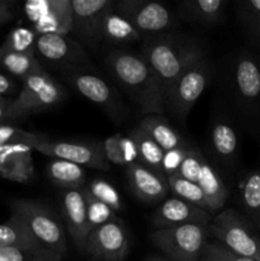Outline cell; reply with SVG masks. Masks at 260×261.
Wrapping results in <instances>:
<instances>
[{
    "mask_svg": "<svg viewBox=\"0 0 260 261\" xmlns=\"http://www.w3.org/2000/svg\"><path fill=\"white\" fill-rule=\"evenodd\" d=\"M63 216L65 219L66 228L71 240L78 247V250L86 252L87 241L91 233L87 217V204L84 199L83 191L81 190H66L63 194Z\"/></svg>",
    "mask_w": 260,
    "mask_h": 261,
    "instance_id": "cell-18",
    "label": "cell"
},
{
    "mask_svg": "<svg viewBox=\"0 0 260 261\" xmlns=\"http://www.w3.org/2000/svg\"><path fill=\"white\" fill-rule=\"evenodd\" d=\"M36 55L69 74L83 70L88 56L81 42L61 35H40L36 40Z\"/></svg>",
    "mask_w": 260,
    "mask_h": 261,
    "instance_id": "cell-10",
    "label": "cell"
},
{
    "mask_svg": "<svg viewBox=\"0 0 260 261\" xmlns=\"http://www.w3.org/2000/svg\"><path fill=\"white\" fill-rule=\"evenodd\" d=\"M36 40L37 35L35 31L31 28L17 27L10 31L2 46L14 53L36 56Z\"/></svg>",
    "mask_w": 260,
    "mask_h": 261,
    "instance_id": "cell-31",
    "label": "cell"
},
{
    "mask_svg": "<svg viewBox=\"0 0 260 261\" xmlns=\"http://www.w3.org/2000/svg\"><path fill=\"white\" fill-rule=\"evenodd\" d=\"M47 177L59 188L66 190H81L86 184L83 167L63 160H53L46 166Z\"/></svg>",
    "mask_w": 260,
    "mask_h": 261,
    "instance_id": "cell-24",
    "label": "cell"
},
{
    "mask_svg": "<svg viewBox=\"0 0 260 261\" xmlns=\"http://www.w3.org/2000/svg\"><path fill=\"white\" fill-rule=\"evenodd\" d=\"M114 8L117 13L126 18L142 36L154 37L165 35L175 24L170 10L157 2L114 0Z\"/></svg>",
    "mask_w": 260,
    "mask_h": 261,
    "instance_id": "cell-9",
    "label": "cell"
},
{
    "mask_svg": "<svg viewBox=\"0 0 260 261\" xmlns=\"http://www.w3.org/2000/svg\"><path fill=\"white\" fill-rule=\"evenodd\" d=\"M129 250L126 227L117 218L94 228L86 246L87 254L97 261H124Z\"/></svg>",
    "mask_w": 260,
    "mask_h": 261,
    "instance_id": "cell-11",
    "label": "cell"
},
{
    "mask_svg": "<svg viewBox=\"0 0 260 261\" xmlns=\"http://www.w3.org/2000/svg\"><path fill=\"white\" fill-rule=\"evenodd\" d=\"M233 81L237 92L245 99H256L260 96V68L252 59L241 58L236 63Z\"/></svg>",
    "mask_w": 260,
    "mask_h": 261,
    "instance_id": "cell-25",
    "label": "cell"
},
{
    "mask_svg": "<svg viewBox=\"0 0 260 261\" xmlns=\"http://www.w3.org/2000/svg\"><path fill=\"white\" fill-rule=\"evenodd\" d=\"M201 261H206V260H204V259H203V260H201Z\"/></svg>",
    "mask_w": 260,
    "mask_h": 261,
    "instance_id": "cell-42",
    "label": "cell"
},
{
    "mask_svg": "<svg viewBox=\"0 0 260 261\" xmlns=\"http://www.w3.org/2000/svg\"><path fill=\"white\" fill-rule=\"evenodd\" d=\"M241 198L247 213L260 224V171L250 173L245 178L241 186Z\"/></svg>",
    "mask_w": 260,
    "mask_h": 261,
    "instance_id": "cell-30",
    "label": "cell"
},
{
    "mask_svg": "<svg viewBox=\"0 0 260 261\" xmlns=\"http://www.w3.org/2000/svg\"><path fill=\"white\" fill-rule=\"evenodd\" d=\"M0 247L43 249L30 233L25 224L18 217L10 214L9 219L0 223Z\"/></svg>",
    "mask_w": 260,
    "mask_h": 261,
    "instance_id": "cell-26",
    "label": "cell"
},
{
    "mask_svg": "<svg viewBox=\"0 0 260 261\" xmlns=\"http://www.w3.org/2000/svg\"><path fill=\"white\" fill-rule=\"evenodd\" d=\"M175 175L198 185L208 200L212 212L221 209L226 203L228 191L223 180L213 166L195 148L189 147L186 149Z\"/></svg>",
    "mask_w": 260,
    "mask_h": 261,
    "instance_id": "cell-8",
    "label": "cell"
},
{
    "mask_svg": "<svg viewBox=\"0 0 260 261\" xmlns=\"http://www.w3.org/2000/svg\"><path fill=\"white\" fill-rule=\"evenodd\" d=\"M84 188L88 190V193L93 198L106 204L114 212H120L122 209V201L121 198H120V194L117 193L116 189L109 181L102 180V178H94L88 186H84Z\"/></svg>",
    "mask_w": 260,
    "mask_h": 261,
    "instance_id": "cell-35",
    "label": "cell"
},
{
    "mask_svg": "<svg viewBox=\"0 0 260 261\" xmlns=\"http://www.w3.org/2000/svg\"><path fill=\"white\" fill-rule=\"evenodd\" d=\"M65 79L79 94L102 107L111 115H121V103L109 83L97 74L87 70H76L65 74Z\"/></svg>",
    "mask_w": 260,
    "mask_h": 261,
    "instance_id": "cell-15",
    "label": "cell"
},
{
    "mask_svg": "<svg viewBox=\"0 0 260 261\" xmlns=\"http://www.w3.org/2000/svg\"><path fill=\"white\" fill-rule=\"evenodd\" d=\"M211 234L231 251L260 261V236L237 212L228 209L209 224Z\"/></svg>",
    "mask_w": 260,
    "mask_h": 261,
    "instance_id": "cell-6",
    "label": "cell"
},
{
    "mask_svg": "<svg viewBox=\"0 0 260 261\" xmlns=\"http://www.w3.org/2000/svg\"><path fill=\"white\" fill-rule=\"evenodd\" d=\"M105 157L107 162L114 163L116 166H125L124 158V147H122V135L115 134L107 138L102 143Z\"/></svg>",
    "mask_w": 260,
    "mask_h": 261,
    "instance_id": "cell-37",
    "label": "cell"
},
{
    "mask_svg": "<svg viewBox=\"0 0 260 261\" xmlns=\"http://www.w3.org/2000/svg\"><path fill=\"white\" fill-rule=\"evenodd\" d=\"M83 191L84 199H86L87 204V217H88V224L89 228H91V232L93 231L97 227L102 226V224L107 223L110 221H114L116 219V212L112 211L110 206H107L106 204H103L102 201L97 200L96 198L91 195L88 193L86 188L82 189Z\"/></svg>",
    "mask_w": 260,
    "mask_h": 261,
    "instance_id": "cell-34",
    "label": "cell"
},
{
    "mask_svg": "<svg viewBox=\"0 0 260 261\" xmlns=\"http://www.w3.org/2000/svg\"><path fill=\"white\" fill-rule=\"evenodd\" d=\"M45 139L47 138L42 134L27 132L10 122H0V147L13 144H28L33 147Z\"/></svg>",
    "mask_w": 260,
    "mask_h": 261,
    "instance_id": "cell-33",
    "label": "cell"
},
{
    "mask_svg": "<svg viewBox=\"0 0 260 261\" xmlns=\"http://www.w3.org/2000/svg\"><path fill=\"white\" fill-rule=\"evenodd\" d=\"M63 255L47 249L0 247V261H59Z\"/></svg>",
    "mask_w": 260,
    "mask_h": 261,
    "instance_id": "cell-32",
    "label": "cell"
},
{
    "mask_svg": "<svg viewBox=\"0 0 260 261\" xmlns=\"http://www.w3.org/2000/svg\"><path fill=\"white\" fill-rule=\"evenodd\" d=\"M25 14L36 35L68 36L71 32L70 0H33L25 4Z\"/></svg>",
    "mask_w": 260,
    "mask_h": 261,
    "instance_id": "cell-12",
    "label": "cell"
},
{
    "mask_svg": "<svg viewBox=\"0 0 260 261\" xmlns=\"http://www.w3.org/2000/svg\"><path fill=\"white\" fill-rule=\"evenodd\" d=\"M167 184L171 193L176 198L188 201V203L199 206V208L204 209L206 212H212L208 200H206L203 191L200 190V188L198 185H195V184L190 182V181L185 180V178L180 177L177 175L168 176Z\"/></svg>",
    "mask_w": 260,
    "mask_h": 261,
    "instance_id": "cell-29",
    "label": "cell"
},
{
    "mask_svg": "<svg viewBox=\"0 0 260 261\" xmlns=\"http://www.w3.org/2000/svg\"><path fill=\"white\" fill-rule=\"evenodd\" d=\"M0 65L9 74L19 79H24L33 71L42 68L36 56L14 53L0 46Z\"/></svg>",
    "mask_w": 260,
    "mask_h": 261,
    "instance_id": "cell-27",
    "label": "cell"
},
{
    "mask_svg": "<svg viewBox=\"0 0 260 261\" xmlns=\"http://www.w3.org/2000/svg\"><path fill=\"white\" fill-rule=\"evenodd\" d=\"M208 78L209 64L204 51L200 50L176 82L165 103L166 110L178 120L185 119L203 93Z\"/></svg>",
    "mask_w": 260,
    "mask_h": 261,
    "instance_id": "cell-7",
    "label": "cell"
},
{
    "mask_svg": "<svg viewBox=\"0 0 260 261\" xmlns=\"http://www.w3.org/2000/svg\"><path fill=\"white\" fill-rule=\"evenodd\" d=\"M18 119L19 117L15 114L14 107H13V99L0 97V122H9Z\"/></svg>",
    "mask_w": 260,
    "mask_h": 261,
    "instance_id": "cell-38",
    "label": "cell"
},
{
    "mask_svg": "<svg viewBox=\"0 0 260 261\" xmlns=\"http://www.w3.org/2000/svg\"><path fill=\"white\" fill-rule=\"evenodd\" d=\"M64 89L43 68L33 71L22 81V88L13 107L19 119L46 111L59 105L64 98Z\"/></svg>",
    "mask_w": 260,
    "mask_h": 261,
    "instance_id": "cell-5",
    "label": "cell"
},
{
    "mask_svg": "<svg viewBox=\"0 0 260 261\" xmlns=\"http://www.w3.org/2000/svg\"><path fill=\"white\" fill-rule=\"evenodd\" d=\"M211 145L214 154L222 161H231L237 150V135L227 122H217L212 127Z\"/></svg>",
    "mask_w": 260,
    "mask_h": 261,
    "instance_id": "cell-28",
    "label": "cell"
},
{
    "mask_svg": "<svg viewBox=\"0 0 260 261\" xmlns=\"http://www.w3.org/2000/svg\"><path fill=\"white\" fill-rule=\"evenodd\" d=\"M33 147L13 144L0 147V177L15 182H28L33 176Z\"/></svg>",
    "mask_w": 260,
    "mask_h": 261,
    "instance_id": "cell-19",
    "label": "cell"
},
{
    "mask_svg": "<svg viewBox=\"0 0 260 261\" xmlns=\"http://www.w3.org/2000/svg\"><path fill=\"white\" fill-rule=\"evenodd\" d=\"M138 126L144 130L165 153L189 147L180 133L173 129L172 125L162 117V115L144 116Z\"/></svg>",
    "mask_w": 260,
    "mask_h": 261,
    "instance_id": "cell-20",
    "label": "cell"
},
{
    "mask_svg": "<svg viewBox=\"0 0 260 261\" xmlns=\"http://www.w3.org/2000/svg\"><path fill=\"white\" fill-rule=\"evenodd\" d=\"M209 236V224L194 223L155 229L150 240L172 261H199Z\"/></svg>",
    "mask_w": 260,
    "mask_h": 261,
    "instance_id": "cell-4",
    "label": "cell"
},
{
    "mask_svg": "<svg viewBox=\"0 0 260 261\" xmlns=\"http://www.w3.org/2000/svg\"><path fill=\"white\" fill-rule=\"evenodd\" d=\"M140 38L142 35L126 18L115 10L112 4L103 17L101 41L110 45H130L138 42Z\"/></svg>",
    "mask_w": 260,
    "mask_h": 261,
    "instance_id": "cell-21",
    "label": "cell"
},
{
    "mask_svg": "<svg viewBox=\"0 0 260 261\" xmlns=\"http://www.w3.org/2000/svg\"><path fill=\"white\" fill-rule=\"evenodd\" d=\"M129 137L132 138L133 143L135 145L138 162L149 168V170L154 171V172L165 175V172H163L165 152L158 147L157 143L139 126H135L129 133Z\"/></svg>",
    "mask_w": 260,
    "mask_h": 261,
    "instance_id": "cell-22",
    "label": "cell"
},
{
    "mask_svg": "<svg viewBox=\"0 0 260 261\" xmlns=\"http://www.w3.org/2000/svg\"><path fill=\"white\" fill-rule=\"evenodd\" d=\"M203 259L206 261H256L231 251L218 241L206 242L204 247Z\"/></svg>",
    "mask_w": 260,
    "mask_h": 261,
    "instance_id": "cell-36",
    "label": "cell"
},
{
    "mask_svg": "<svg viewBox=\"0 0 260 261\" xmlns=\"http://www.w3.org/2000/svg\"><path fill=\"white\" fill-rule=\"evenodd\" d=\"M71 33L82 46L94 47L101 41L102 22L114 0H70Z\"/></svg>",
    "mask_w": 260,
    "mask_h": 261,
    "instance_id": "cell-14",
    "label": "cell"
},
{
    "mask_svg": "<svg viewBox=\"0 0 260 261\" xmlns=\"http://www.w3.org/2000/svg\"><path fill=\"white\" fill-rule=\"evenodd\" d=\"M106 66L114 81L129 94L140 114L163 115L165 99L154 71L142 55L125 50L107 54Z\"/></svg>",
    "mask_w": 260,
    "mask_h": 261,
    "instance_id": "cell-1",
    "label": "cell"
},
{
    "mask_svg": "<svg viewBox=\"0 0 260 261\" xmlns=\"http://www.w3.org/2000/svg\"><path fill=\"white\" fill-rule=\"evenodd\" d=\"M126 176L133 194L147 204H154L167 196L170 188L165 175L154 172L135 162L126 167Z\"/></svg>",
    "mask_w": 260,
    "mask_h": 261,
    "instance_id": "cell-17",
    "label": "cell"
},
{
    "mask_svg": "<svg viewBox=\"0 0 260 261\" xmlns=\"http://www.w3.org/2000/svg\"><path fill=\"white\" fill-rule=\"evenodd\" d=\"M200 50V46L194 41L170 32L147 38L142 56L160 82L165 103L183 71Z\"/></svg>",
    "mask_w": 260,
    "mask_h": 261,
    "instance_id": "cell-2",
    "label": "cell"
},
{
    "mask_svg": "<svg viewBox=\"0 0 260 261\" xmlns=\"http://www.w3.org/2000/svg\"><path fill=\"white\" fill-rule=\"evenodd\" d=\"M10 214L18 217L28 228L33 239L43 247L64 255L66 252V237L58 217L36 200L18 199L9 204Z\"/></svg>",
    "mask_w": 260,
    "mask_h": 261,
    "instance_id": "cell-3",
    "label": "cell"
},
{
    "mask_svg": "<svg viewBox=\"0 0 260 261\" xmlns=\"http://www.w3.org/2000/svg\"><path fill=\"white\" fill-rule=\"evenodd\" d=\"M33 149L55 160L68 161L82 167L86 166V167L105 171L110 168V163L105 157L102 144H97V143L45 139L33 145Z\"/></svg>",
    "mask_w": 260,
    "mask_h": 261,
    "instance_id": "cell-13",
    "label": "cell"
},
{
    "mask_svg": "<svg viewBox=\"0 0 260 261\" xmlns=\"http://www.w3.org/2000/svg\"><path fill=\"white\" fill-rule=\"evenodd\" d=\"M150 261H167V260H161V259H153V260H150Z\"/></svg>",
    "mask_w": 260,
    "mask_h": 261,
    "instance_id": "cell-41",
    "label": "cell"
},
{
    "mask_svg": "<svg viewBox=\"0 0 260 261\" xmlns=\"http://www.w3.org/2000/svg\"><path fill=\"white\" fill-rule=\"evenodd\" d=\"M152 223L157 229L194 223L211 224V213L173 196L158 205L153 213Z\"/></svg>",
    "mask_w": 260,
    "mask_h": 261,
    "instance_id": "cell-16",
    "label": "cell"
},
{
    "mask_svg": "<svg viewBox=\"0 0 260 261\" xmlns=\"http://www.w3.org/2000/svg\"><path fill=\"white\" fill-rule=\"evenodd\" d=\"M18 86L10 76L0 73V97L15 93Z\"/></svg>",
    "mask_w": 260,
    "mask_h": 261,
    "instance_id": "cell-39",
    "label": "cell"
},
{
    "mask_svg": "<svg viewBox=\"0 0 260 261\" xmlns=\"http://www.w3.org/2000/svg\"><path fill=\"white\" fill-rule=\"evenodd\" d=\"M224 5V0H188L181 3L180 13L189 22L214 25L221 22Z\"/></svg>",
    "mask_w": 260,
    "mask_h": 261,
    "instance_id": "cell-23",
    "label": "cell"
},
{
    "mask_svg": "<svg viewBox=\"0 0 260 261\" xmlns=\"http://www.w3.org/2000/svg\"><path fill=\"white\" fill-rule=\"evenodd\" d=\"M12 18V3L7 2V0H0V24L9 22Z\"/></svg>",
    "mask_w": 260,
    "mask_h": 261,
    "instance_id": "cell-40",
    "label": "cell"
}]
</instances>
